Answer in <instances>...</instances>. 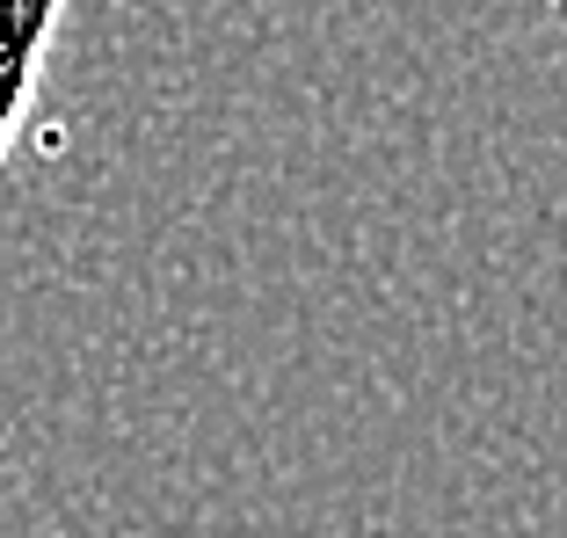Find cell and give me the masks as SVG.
Here are the masks:
<instances>
[{"instance_id":"1","label":"cell","mask_w":567,"mask_h":538,"mask_svg":"<svg viewBox=\"0 0 567 538\" xmlns=\"http://www.w3.org/2000/svg\"><path fill=\"white\" fill-rule=\"evenodd\" d=\"M66 8L73 0H0V161L22 132V110L37 95V73H44V51Z\"/></svg>"},{"instance_id":"2","label":"cell","mask_w":567,"mask_h":538,"mask_svg":"<svg viewBox=\"0 0 567 538\" xmlns=\"http://www.w3.org/2000/svg\"><path fill=\"white\" fill-rule=\"evenodd\" d=\"M538 8H546V15H553V22L567 30V0H538Z\"/></svg>"}]
</instances>
